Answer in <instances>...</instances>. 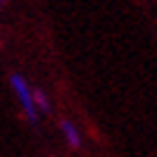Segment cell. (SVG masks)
I'll use <instances>...</instances> for the list:
<instances>
[{"label":"cell","mask_w":157,"mask_h":157,"mask_svg":"<svg viewBox=\"0 0 157 157\" xmlns=\"http://www.w3.org/2000/svg\"><path fill=\"white\" fill-rule=\"evenodd\" d=\"M62 133H64V138L71 147H81V133L71 121H62Z\"/></svg>","instance_id":"7a4b0ae2"},{"label":"cell","mask_w":157,"mask_h":157,"mask_svg":"<svg viewBox=\"0 0 157 157\" xmlns=\"http://www.w3.org/2000/svg\"><path fill=\"white\" fill-rule=\"evenodd\" d=\"M31 98H33V105L36 109H43V112H50V102H48V95L43 90H31Z\"/></svg>","instance_id":"3957f363"},{"label":"cell","mask_w":157,"mask_h":157,"mask_svg":"<svg viewBox=\"0 0 157 157\" xmlns=\"http://www.w3.org/2000/svg\"><path fill=\"white\" fill-rule=\"evenodd\" d=\"M0 2H5V0H0Z\"/></svg>","instance_id":"5b68a950"},{"label":"cell","mask_w":157,"mask_h":157,"mask_svg":"<svg viewBox=\"0 0 157 157\" xmlns=\"http://www.w3.org/2000/svg\"><path fill=\"white\" fill-rule=\"evenodd\" d=\"M0 7H2V2H0Z\"/></svg>","instance_id":"277c9868"},{"label":"cell","mask_w":157,"mask_h":157,"mask_svg":"<svg viewBox=\"0 0 157 157\" xmlns=\"http://www.w3.org/2000/svg\"><path fill=\"white\" fill-rule=\"evenodd\" d=\"M10 83H12V90H14L17 100H19L21 107H24L26 119H29L31 124H36V121H38V109H36V105H33L31 88H29V83H26V78L21 76V74H12V76H10Z\"/></svg>","instance_id":"6da1fadb"}]
</instances>
